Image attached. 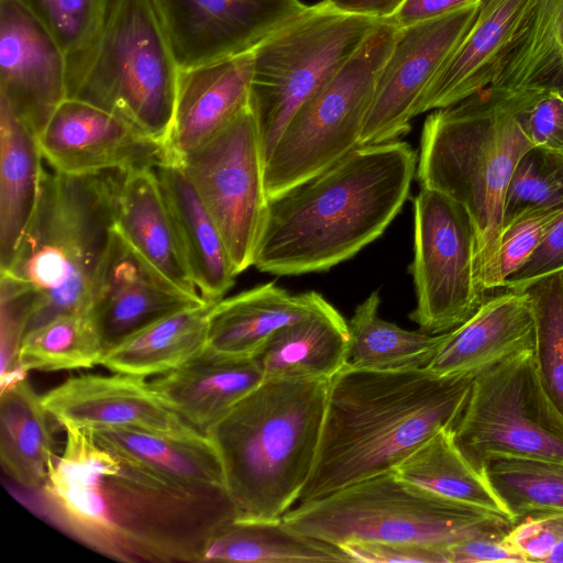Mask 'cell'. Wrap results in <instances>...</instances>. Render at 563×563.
<instances>
[{"instance_id": "cell-1", "label": "cell", "mask_w": 563, "mask_h": 563, "mask_svg": "<svg viewBox=\"0 0 563 563\" xmlns=\"http://www.w3.org/2000/svg\"><path fill=\"white\" fill-rule=\"evenodd\" d=\"M65 446L36 493L62 531L123 562H202L208 544L238 519L224 486H191L64 426Z\"/></svg>"}, {"instance_id": "cell-2", "label": "cell", "mask_w": 563, "mask_h": 563, "mask_svg": "<svg viewBox=\"0 0 563 563\" xmlns=\"http://www.w3.org/2000/svg\"><path fill=\"white\" fill-rule=\"evenodd\" d=\"M417 162L405 141L361 145L269 200L253 266L291 276L325 272L350 260L400 212Z\"/></svg>"}, {"instance_id": "cell-3", "label": "cell", "mask_w": 563, "mask_h": 563, "mask_svg": "<svg viewBox=\"0 0 563 563\" xmlns=\"http://www.w3.org/2000/svg\"><path fill=\"white\" fill-rule=\"evenodd\" d=\"M473 378L346 364L329 382L316 462L297 503L394 471L439 430L454 427Z\"/></svg>"}, {"instance_id": "cell-4", "label": "cell", "mask_w": 563, "mask_h": 563, "mask_svg": "<svg viewBox=\"0 0 563 563\" xmlns=\"http://www.w3.org/2000/svg\"><path fill=\"white\" fill-rule=\"evenodd\" d=\"M329 382L265 379L207 432L236 520L278 519L298 501L316 462Z\"/></svg>"}, {"instance_id": "cell-5", "label": "cell", "mask_w": 563, "mask_h": 563, "mask_svg": "<svg viewBox=\"0 0 563 563\" xmlns=\"http://www.w3.org/2000/svg\"><path fill=\"white\" fill-rule=\"evenodd\" d=\"M119 174L66 175L43 161L34 213L10 265L0 271L34 292L26 332L59 314L88 313L114 227Z\"/></svg>"}, {"instance_id": "cell-6", "label": "cell", "mask_w": 563, "mask_h": 563, "mask_svg": "<svg viewBox=\"0 0 563 563\" xmlns=\"http://www.w3.org/2000/svg\"><path fill=\"white\" fill-rule=\"evenodd\" d=\"M520 111L519 91L489 86L434 110L422 126L417 180L468 212L477 239L476 274L503 223L512 173L533 147Z\"/></svg>"}, {"instance_id": "cell-7", "label": "cell", "mask_w": 563, "mask_h": 563, "mask_svg": "<svg viewBox=\"0 0 563 563\" xmlns=\"http://www.w3.org/2000/svg\"><path fill=\"white\" fill-rule=\"evenodd\" d=\"M65 60L66 98L111 112L166 145L179 68L154 0H109L89 40Z\"/></svg>"}, {"instance_id": "cell-8", "label": "cell", "mask_w": 563, "mask_h": 563, "mask_svg": "<svg viewBox=\"0 0 563 563\" xmlns=\"http://www.w3.org/2000/svg\"><path fill=\"white\" fill-rule=\"evenodd\" d=\"M290 527L319 540L408 543L448 550L476 536L505 537L508 516L455 501L413 485L395 471L360 481L284 516Z\"/></svg>"}, {"instance_id": "cell-9", "label": "cell", "mask_w": 563, "mask_h": 563, "mask_svg": "<svg viewBox=\"0 0 563 563\" xmlns=\"http://www.w3.org/2000/svg\"><path fill=\"white\" fill-rule=\"evenodd\" d=\"M379 22L340 12L322 0L307 5L252 51L250 107L265 162L295 113Z\"/></svg>"}, {"instance_id": "cell-10", "label": "cell", "mask_w": 563, "mask_h": 563, "mask_svg": "<svg viewBox=\"0 0 563 563\" xmlns=\"http://www.w3.org/2000/svg\"><path fill=\"white\" fill-rule=\"evenodd\" d=\"M398 33L395 24L380 20L295 113L265 162L268 200L328 169L360 145L379 73Z\"/></svg>"}, {"instance_id": "cell-11", "label": "cell", "mask_w": 563, "mask_h": 563, "mask_svg": "<svg viewBox=\"0 0 563 563\" xmlns=\"http://www.w3.org/2000/svg\"><path fill=\"white\" fill-rule=\"evenodd\" d=\"M453 437L483 475L496 459L563 461V417L543 388L533 350L474 376Z\"/></svg>"}, {"instance_id": "cell-12", "label": "cell", "mask_w": 563, "mask_h": 563, "mask_svg": "<svg viewBox=\"0 0 563 563\" xmlns=\"http://www.w3.org/2000/svg\"><path fill=\"white\" fill-rule=\"evenodd\" d=\"M413 205V260L409 265L419 330L441 334L459 327L487 298L476 278L477 239L466 209L448 196L420 188Z\"/></svg>"}, {"instance_id": "cell-13", "label": "cell", "mask_w": 563, "mask_h": 563, "mask_svg": "<svg viewBox=\"0 0 563 563\" xmlns=\"http://www.w3.org/2000/svg\"><path fill=\"white\" fill-rule=\"evenodd\" d=\"M176 163L214 220L238 275L253 266L269 200L263 144L250 102Z\"/></svg>"}, {"instance_id": "cell-14", "label": "cell", "mask_w": 563, "mask_h": 563, "mask_svg": "<svg viewBox=\"0 0 563 563\" xmlns=\"http://www.w3.org/2000/svg\"><path fill=\"white\" fill-rule=\"evenodd\" d=\"M483 1L399 30L379 73L358 146L408 133L421 98L472 29Z\"/></svg>"}, {"instance_id": "cell-15", "label": "cell", "mask_w": 563, "mask_h": 563, "mask_svg": "<svg viewBox=\"0 0 563 563\" xmlns=\"http://www.w3.org/2000/svg\"><path fill=\"white\" fill-rule=\"evenodd\" d=\"M179 70L252 52L300 0H154Z\"/></svg>"}, {"instance_id": "cell-16", "label": "cell", "mask_w": 563, "mask_h": 563, "mask_svg": "<svg viewBox=\"0 0 563 563\" xmlns=\"http://www.w3.org/2000/svg\"><path fill=\"white\" fill-rule=\"evenodd\" d=\"M45 164L66 175L157 167L169 162L166 145L120 117L66 98L36 136Z\"/></svg>"}, {"instance_id": "cell-17", "label": "cell", "mask_w": 563, "mask_h": 563, "mask_svg": "<svg viewBox=\"0 0 563 563\" xmlns=\"http://www.w3.org/2000/svg\"><path fill=\"white\" fill-rule=\"evenodd\" d=\"M203 303L209 302L186 294L154 269L113 227L88 307L104 352L166 316Z\"/></svg>"}, {"instance_id": "cell-18", "label": "cell", "mask_w": 563, "mask_h": 563, "mask_svg": "<svg viewBox=\"0 0 563 563\" xmlns=\"http://www.w3.org/2000/svg\"><path fill=\"white\" fill-rule=\"evenodd\" d=\"M58 43L16 0H0V99L37 136L66 99Z\"/></svg>"}, {"instance_id": "cell-19", "label": "cell", "mask_w": 563, "mask_h": 563, "mask_svg": "<svg viewBox=\"0 0 563 563\" xmlns=\"http://www.w3.org/2000/svg\"><path fill=\"white\" fill-rule=\"evenodd\" d=\"M42 402L63 427H129L173 435L200 433L159 399L145 377L134 375L69 377L45 393Z\"/></svg>"}, {"instance_id": "cell-20", "label": "cell", "mask_w": 563, "mask_h": 563, "mask_svg": "<svg viewBox=\"0 0 563 563\" xmlns=\"http://www.w3.org/2000/svg\"><path fill=\"white\" fill-rule=\"evenodd\" d=\"M538 0H484L478 16L421 98L417 115L492 86Z\"/></svg>"}, {"instance_id": "cell-21", "label": "cell", "mask_w": 563, "mask_h": 563, "mask_svg": "<svg viewBox=\"0 0 563 563\" xmlns=\"http://www.w3.org/2000/svg\"><path fill=\"white\" fill-rule=\"evenodd\" d=\"M534 349V321L527 291L487 296L476 312L445 332L426 366L439 376H471Z\"/></svg>"}, {"instance_id": "cell-22", "label": "cell", "mask_w": 563, "mask_h": 563, "mask_svg": "<svg viewBox=\"0 0 563 563\" xmlns=\"http://www.w3.org/2000/svg\"><path fill=\"white\" fill-rule=\"evenodd\" d=\"M252 74V52L179 70L169 162L203 144L249 104Z\"/></svg>"}, {"instance_id": "cell-23", "label": "cell", "mask_w": 563, "mask_h": 563, "mask_svg": "<svg viewBox=\"0 0 563 563\" xmlns=\"http://www.w3.org/2000/svg\"><path fill=\"white\" fill-rule=\"evenodd\" d=\"M264 382L256 357H233L207 347L181 366L155 376L159 399L196 431L207 432Z\"/></svg>"}, {"instance_id": "cell-24", "label": "cell", "mask_w": 563, "mask_h": 563, "mask_svg": "<svg viewBox=\"0 0 563 563\" xmlns=\"http://www.w3.org/2000/svg\"><path fill=\"white\" fill-rule=\"evenodd\" d=\"M114 229L166 279L186 294L202 298L191 278L154 167L120 170Z\"/></svg>"}, {"instance_id": "cell-25", "label": "cell", "mask_w": 563, "mask_h": 563, "mask_svg": "<svg viewBox=\"0 0 563 563\" xmlns=\"http://www.w3.org/2000/svg\"><path fill=\"white\" fill-rule=\"evenodd\" d=\"M330 302L314 291L294 295L265 283L211 305L206 347L233 357H256L272 335Z\"/></svg>"}, {"instance_id": "cell-26", "label": "cell", "mask_w": 563, "mask_h": 563, "mask_svg": "<svg viewBox=\"0 0 563 563\" xmlns=\"http://www.w3.org/2000/svg\"><path fill=\"white\" fill-rule=\"evenodd\" d=\"M155 169L191 278L200 296L214 303L238 276L223 238L183 167L168 162Z\"/></svg>"}, {"instance_id": "cell-27", "label": "cell", "mask_w": 563, "mask_h": 563, "mask_svg": "<svg viewBox=\"0 0 563 563\" xmlns=\"http://www.w3.org/2000/svg\"><path fill=\"white\" fill-rule=\"evenodd\" d=\"M347 322L330 303L276 331L256 358L265 379L330 380L349 363Z\"/></svg>"}, {"instance_id": "cell-28", "label": "cell", "mask_w": 563, "mask_h": 563, "mask_svg": "<svg viewBox=\"0 0 563 563\" xmlns=\"http://www.w3.org/2000/svg\"><path fill=\"white\" fill-rule=\"evenodd\" d=\"M42 166L36 136L0 99V271L10 265L32 219Z\"/></svg>"}, {"instance_id": "cell-29", "label": "cell", "mask_w": 563, "mask_h": 563, "mask_svg": "<svg viewBox=\"0 0 563 563\" xmlns=\"http://www.w3.org/2000/svg\"><path fill=\"white\" fill-rule=\"evenodd\" d=\"M48 411L25 375L1 386L0 460L3 471L22 488L40 489L55 459Z\"/></svg>"}, {"instance_id": "cell-30", "label": "cell", "mask_w": 563, "mask_h": 563, "mask_svg": "<svg viewBox=\"0 0 563 563\" xmlns=\"http://www.w3.org/2000/svg\"><path fill=\"white\" fill-rule=\"evenodd\" d=\"M85 430L98 444L172 481L191 486L225 487L221 460L205 434L173 435L129 427Z\"/></svg>"}, {"instance_id": "cell-31", "label": "cell", "mask_w": 563, "mask_h": 563, "mask_svg": "<svg viewBox=\"0 0 563 563\" xmlns=\"http://www.w3.org/2000/svg\"><path fill=\"white\" fill-rule=\"evenodd\" d=\"M211 305L190 307L151 323L106 351L100 365L145 378L181 366L206 349Z\"/></svg>"}, {"instance_id": "cell-32", "label": "cell", "mask_w": 563, "mask_h": 563, "mask_svg": "<svg viewBox=\"0 0 563 563\" xmlns=\"http://www.w3.org/2000/svg\"><path fill=\"white\" fill-rule=\"evenodd\" d=\"M352 562L339 547L287 525L283 517L235 520L213 537L202 562Z\"/></svg>"}, {"instance_id": "cell-33", "label": "cell", "mask_w": 563, "mask_h": 563, "mask_svg": "<svg viewBox=\"0 0 563 563\" xmlns=\"http://www.w3.org/2000/svg\"><path fill=\"white\" fill-rule=\"evenodd\" d=\"M394 471L402 479L442 497L510 517L485 475L457 448L453 427L439 430Z\"/></svg>"}, {"instance_id": "cell-34", "label": "cell", "mask_w": 563, "mask_h": 563, "mask_svg": "<svg viewBox=\"0 0 563 563\" xmlns=\"http://www.w3.org/2000/svg\"><path fill=\"white\" fill-rule=\"evenodd\" d=\"M380 297L374 290L347 321L349 365L368 369L426 367L444 340L445 332L430 334L410 331L383 320L378 314Z\"/></svg>"}, {"instance_id": "cell-35", "label": "cell", "mask_w": 563, "mask_h": 563, "mask_svg": "<svg viewBox=\"0 0 563 563\" xmlns=\"http://www.w3.org/2000/svg\"><path fill=\"white\" fill-rule=\"evenodd\" d=\"M492 87L563 91V0H538Z\"/></svg>"}, {"instance_id": "cell-36", "label": "cell", "mask_w": 563, "mask_h": 563, "mask_svg": "<svg viewBox=\"0 0 563 563\" xmlns=\"http://www.w3.org/2000/svg\"><path fill=\"white\" fill-rule=\"evenodd\" d=\"M104 349L88 313H64L25 333L19 350L23 372L90 368Z\"/></svg>"}, {"instance_id": "cell-37", "label": "cell", "mask_w": 563, "mask_h": 563, "mask_svg": "<svg viewBox=\"0 0 563 563\" xmlns=\"http://www.w3.org/2000/svg\"><path fill=\"white\" fill-rule=\"evenodd\" d=\"M484 475L515 521L531 514L563 512V461L496 459Z\"/></svg>"}, {"instance_id": "cell-38", "label": "cell", "mask_w": 563, "mask_h": 563, "mask_svg": "<svg viewBox=\"0 0 563 563\" xmlns=\"http://www.w3.org/2000/svg\"><path fill=\"white\" fill-rule=\"evenodd\" d=\"M563 213V207H527L503 220L476 277L487 294L519 271Z\"/></svg>"}, {"instance_id": "cell-39", "label": "cell", "mask_w": 563, "mask_h": 563, "mask_svg": "<svg viewBox=\"0 0 563 563\" xmlns=\"http://www.w3.org/2000/svg\"><path fill=\"white\" fill-rule=\"evenodd\" d=\"M534 321L533 356L540 380L563 417V273L527 290Z\"/></svg>"}, {"instance_id": "cell-40", "label": "cell", "mask_w": 563, "mask_h": 563, "mask_svg": "<svg viewBox=\"0 0 563 563\" xmlns=\"http://www.w3.org/2000/svg\"><path fill=\"white\" fill-rule=\"evenodd\" d=\"M527 207H563V157L532 147L517 164L505 197L504 219Z\"/></svg>"}, {"instance_id": "cell-41", "label": "cell", "mask_w": 563, "mask_h": 563, "mask_svg": "<svg viewBox=\"0 0 563 563\" xmlns=\"http://www.w3.org/2000/svg\"><path fill=\"white\" fill-rule=\"evenodd\" d=\"M16 1L43 24L66 57L89 40L109 0Z\"/></svg>"}, {"instance_id": "cell-42", "label": "cell", "mask_w": 563, "mask_h": 563, "mask_svg": "<svg viewBox=\"0 0 563 563\" xmlns=\"http://www.w3.org/2000/svg\"><path fill=\"white\" fill-rule=\"evenodd\" d=\"M33 303L29 286L0 274L1 386L25 375L19 365V350Z\"/></svg>"}, {"instance_id": "cell-43", "label": "cell", "mask_w": 563, "mask_h": 563, "mask_svg": "<svg viewBox=\"0 0 563 563\" xmlns=\"http://www.w3.org/2000/svg\"><path fill=\"white\" fill-rule=\"evenodd\" d=\"M521 121L533 147L563 157V91L519 90Z\"/></svg>"}, {"instance_id": "cell-44", "label": "cell", "mask_w": 563, "mask_h": 563, "mask_svg": "<svg viewBox=\"0 0 563 563\" xmlns=\"http://www.w3.org/2000/svg\"><path fill=\"white\" fill-rule=\"evenodd\" d=\"M563 540V512L531 514L516 521L504 541L526 562H545Z\"/></svg>"}, {"instance_id": "cell-45", "label": "cell", "mask_w": 563, "mask_h": 563, "mask_svg": "<svg viewBox=\"0 0 563 563\" xmlns=\"http://www.w3.org/2000/svg\"><path fill=\"white\" fill-rule=\"evenodd\" d=\"M559 273H563V213L525 265L504 283L501 289L526 291L538 280Z\"/></svg>"}, {"instance_id": "cell-46", "label": "cell", "mask_w": 563, "mask_h": 563, "mask_svg": "<svg viewBox=\"0 0 563 563\" xmlns=\"http://www.w3.org/2000/svg\"><path fill=\"white\" fill-rule=\"evenodd\" d=\"M339 547L358 563H449L446 550L418 544L347 542Z\"/></svg>"}, {"instance_id": "cell-47", "label": "cell", "mask_w": 563, "mask_h": 563, "mask_svg": "<svg viewBox=\"0 0 563 563\" xmlns=\"http://www.w3.org/2000/svg\"><path fill=\"white\" fill-rule=\"evenodd\" d=\"M449 563H501L526 562L523 556L509 547L503 537L476 536L464 539L448 550Z\"/></svg>"}, {"instance_id": "cell-48", "label": "cell", "mask_w": 563, "mask_h": 563, "mask_svg": "<svg viewBox=\"0 0 563 563\" xmlns=\"http://www.w3.org/2000/svg\"><path fill=\"white\" fill-rule=\"evenodd\" d=\"M476 0H404L388 19L399 30L409 27L465 7Z\"/></svg>"}, {"instance_id": "cell-49", "label": "cell", "mask_w": 563, "mask_h": 563, "mask_svg": "<svg viewBox=\"0 0 563 563\" xmlns=\"http://www.w3.org/2000/svg\"><path fill=\"white\" fill-rule=\"evenodd\" d=\"M335 10L377 20L390 18L404 0H324Z\"/></svg>"}, {"instance_id": "cell-50", "label": "cell", "mask_w": 563, "mask_h": 563, "mask_svg": "<svg viewBox=\"0 0 563 563\" xmlns=\"http://www.w3.org/2000/svg\"><path fill=\"white\" fill-rule=\"evenodd\" d=\"M545 562L563 563V540L552 550Z\"/></svg>"}]
</instances>
